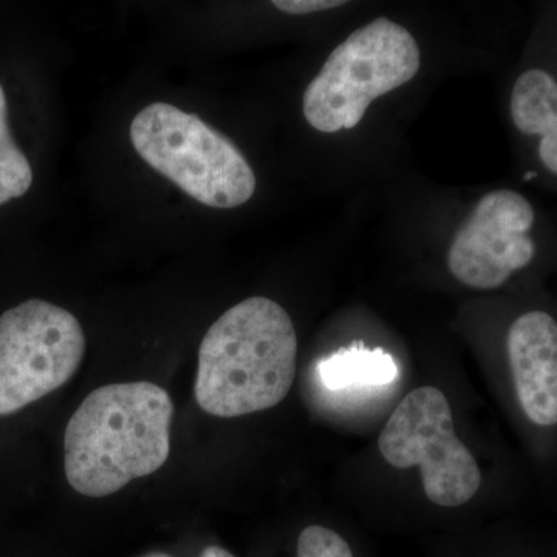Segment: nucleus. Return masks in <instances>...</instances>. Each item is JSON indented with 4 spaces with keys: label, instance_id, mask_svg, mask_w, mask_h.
I'll return each mask as SVG.
<instances>
[{
    "label": "nucleus",
    "instance_id": "obj_4",
    "mask_svg": "<svg viewBox=\"0 0 557 557\" xmlns=\"http://www.w3.org/2000/svg\"><path fill=\"white\" fill-rule=\"evenodd\" d=\"M420 65V49L410 32L379 17L330 53L304 94V116L324 134L354 129L372 101L408 84Z\"/></svg>",
    "mask_w": 557,
    "mask_h": 557
},
{
    "label": "nucleus",
    "instance_id": "obj_8",
    "mask_svg": "<svg viewBox=\"0 0 557 557\" xmlns=\"http://www.w3.org/2000/svg\"><path fill=\"white\" fill-rule=\"evenodd\" d=\"M507 354L525 416L542 428L557 424V319L528 310L509 325Z\"/></svg>",
    "mask_w": 557,
    "mask_h": 557
},
{
    "label": "nucleus",
    "instance_id": "obj_9",
    "mask_svg": "<svg viewBox=\"0 0 557 557\" xmlns=\"http://www.w3.org/2000/svg\"><path fill=\"white\" fill-rule=\"evenodd\" d=\"M509 115L533 141L542 170L557 178V73L545 65L523 70L512 84Z\"/></svg>",
    "mask_w": 557,
    "mask_h": 557
},
{
    "label": "nucleus",
    "instance_id": "obj_3",
    "mask_svg": "<svg viewBox=\"0 0 557 557\" xmlns=\"http://www.w3.org/2000/svg\"><path fill=\"white\" fill-rule=\"evenodd\" d=\"M131 139L150 168L209 208L240 207L256 193V175L237 146L199 116L153 102L135 116Z\"/></svg>",
    "mask_w": 557,
    "mask_h": 557
},
{
    "label": "nucleus",
    "instance_id": "obj_14",
    "mask_svg": "<svg viewBox=\"0 0 557 557\" xmlns=\"http://www.w3.org/2000/svg\"><path fill=\"white\" fill-rule=\"evenodd\" d=\"M200 557H236L231 555L228 549L222 547H208L203 549Z\"/></svg>",
    "mask_w": 557,
    "mask_h": 557
},
{
    "label": "nucleus",
    "instance_id": "obj_7",
    "mask_svg": "<svg viewBox=\"0 0 557 557\" xmlns=\"http://www.w3.org/2000/svg\"><path fill=\"white\" fill-rule=\"evenodd\" d=\"M537 211L515 189L491 190L457 231L448 267L461 284L496 289L536 262Z\"/></svg>",
    "mask_w": 557,
    "mask_h": 557
},
{
    "label": "nucleus",
    "instance_id": "obj_15",
    "mask_svg": "<svg viewBox=\"0 0 557 557\" xmlns=\"http://www.w3.org/2000/svg\"><path fill=\"white\" fill-rule=\"evenodd\" d=\"M145 557H171L168 555H164V553H153V555L145 556Z\"/></svg>",
    "mask_w": 557,
    "mask_h": 557
},
{
    "label": "nucleus",
    "instance_id": "obj_13",
    "mask_svg": "<svg viewBox=\"0 0 557 557\" xmlns=\"http://www.w3.org/2000/svg\"><path fill=\"white\" fill-rule=\"evenodd\" d=\"M277 10L288 14H310L344 5L341 0H274Z\"/></svg>",
    "mask_w": 557,
    "mask_h": 557
},
{
    "label": "nucleus",
    "instance_id": "obj_12",
    "mask_svg": "<svg viewBox=\"0 0 557 557\" xmlns=\"http://www.w3.org/2000/svg\"><path fill=\"white\" fill-rule=\"evenodd\" d=\"M298 557H354L346 539L325 527L311 525L300 533Z\"/></svg>",
    "mask_w": 557,
    "mask_h": 557
},
{
    "label": "nucleus",
    "instance_id": "obj_11",
    "mask_svg": "<svg viewBox=\"0 0 557 557\" xmlns=\"http://www.w3.org/2000/svg\"><path fill=\"white\" fill-rule=\"evenodd\" d=\"M32 183L30 161L11 137L5 91L0 86V205L25 196Z\"/></svg>",
    "mask_w": 557,
    "mask_h": 557
},
{
    "label": "nucleus",
    "instance_id": "obj_5",
    "mask_svg": "<svg viewBox=\"0 0 557 557\" xmlns=\"http://www.w3.org/2000/svg\"><path fill=\"white\" fill-rule=\"evenodd\" d=\"M86 336L70 311L25 300L0 317V417L47 397L75 375Z\"/></svg>",
    "mask_w": 557,
    "mask_h": 557
},
{
    "label": "nucleus",
    "instance_id": "obj_6",
    "mask_svg": "<svg viewBox=\"0 0 557 557\" xmlns=\"http://www.w3.org/2000/svg\"><path fill=\"white\" fill-rule=\"evenodd\" d=\"M379 446L392 467L420 468L424 493L438 507H460L482 485L478 461L458 440L448 399L437 387L406 395L381 432Z\"/></svg>",
    "mask_w": 557,
    "mask_h": 557
},
{
    "label": "nucleus",
    "instance_id": "obj_2",
    "mask_svg": "<svg viewBox=\"0 0 557 557\" xmlns=\"http://www.w3.org/2000/svg\"><path fill=\"white\" fill-rule=\"evenodd\" d=\"M296 359L298 336L287 311L260 296L242 300L201 341L194 397L222 418L274 408L293 386Z\"/></svg>",
    "mask_w": 557,
    "mask_h": 557
},
{
    "label": "nucleus",
    "instance_id": "obj_1",
    "mask_svg": "<svg viewBox=\"0 0 557 557\" xmlns=\"http://www.w3.org/2000/svg\"><path fill=\"white\" fill-rule=\"evenodd\" d=\"M172 417L170 394L149 381L95 388L65 429L70 486L101 498L159 471L171 454Z\"/></svg>",
    "mask_w": 557,
    "mask_h": 557
},
{
    "label": "nucleus",
    "instance_id": "obj_10",
    "mask_svg": "<svg viewBox=\"0 0 557 557\" xmlns=\"http://www.w3.org/2000/svg\"><path fill=\"white\" fill-rule=\"evenodd\" d=\"M318 376L329 391L383 387L398 379V364L383 348L370 350L359 343L322 358Z\"/></svg>",
    "mask_w": 557,
    "mask_h": 557
}]
</instances>
